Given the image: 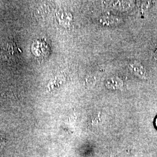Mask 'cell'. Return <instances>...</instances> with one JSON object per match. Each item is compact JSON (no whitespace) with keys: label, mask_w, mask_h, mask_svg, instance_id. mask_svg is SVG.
<instances>
[{"label":"cell","mask_w":157,"mask_h":157,"mask_svg":"<svg viewBox=\"0 0 157 157\" xmlns=\"http://www.w3.org/2000/svg\"><path fill=\"white\" fill-rule=\"evenodd\" d=\"M0 53L1 58L4 61L10 63H17L21 58L22 52L17 42L10 40L1 48Z\"/></svg>","instance_id":"6da1fadb"},{"label":"cell","mask_w":157,"mask_h":157,"mask_svg":"<svg viewBox=\"0 0 157 157\" xmlns=\"http://www.w3.org/2000/svg\"><path fill=\"white\" fill-rule=\"evenodd\" d=\"M128 68L130 73L134 75L135 76L141 79L147 78V73L146 68L140 62L137 61L132 62L129 64Z\"/></svg>","instance_id":"7a4b0ae2"},{"label":"cell","mask_w":157,"mask_h":157,"mask_svg":"<svg viewBox=\"0 0 157 157\" xmlns=\"http://www.w3.org/2000/svg\"><path fill=\"white\" fill-rule=\"evenodd\" d=\"M104 4L109 8L119 11H126L132 7L133 3L132 1H105L104 2Z\"/></svg>","instance_id":"3957f363"},{"label":"cell","mask_w":157,"mask_h":157,"mask_svg":"<svg viewBox=\"0 0 157 157\" xmlns=\"http://www.w3.org/2000/svg\"><path fill=\"white\" fill-rule=\"evenodd\" d=\"M99 22L103 26H113L121 22V19L117 16L105 14L100 17Z\"/></svg>","instance_id":"277c9868"},{"label":"cell","mask_w":157,"mask_h":157,"mask_svg":"<svg viewBox=\"0 0 157 157\" xmlns=\"http://www.w3.org/2000/svg\"><path fill=\"white\" fill-rule=\"evenodd\" d=\"M107 89L112 90L121 89L124 86L123 81L118 77H112L108 78L105 82Z\"/></svg>","instance_id":"5b68a950"},{"label":"cell","mask_w":157,"mask_h":157,"mask_svg":"<svg viewBox=\"0 0 157 157\" xmlns=\"http://www.w3.org/2000/svg\"><path fill=\"white\" fill-rule=\"evenodd\" d=\"M86 82H87L89 84H90L91 82H92V83H93V82H95V80H94V78H91V77H90L89 78H88L87 79Z\"/></svg>","instance_id":"8992f818"},{"label":"cell","mask_w":157,"mask_h":157,"mask_svg":"<svg viewBox=\"0 0 157 157\" xmlns=\"http://www.w3.org/2000/svg\"><path fill=\"white\" fill-rule=\"evenodd\" d=\"M154 58L157 62V47L155 50V52H154Z\"/></svg>","instance_id":"52a82bcc"},{"label":"cell","mask_w":157,"mask_h":157,"mask_svg":"<svg viewBox=\"0 0 157 157\" xmlns=\"http://www.w3.org/2000/svg\"><path fill=\"white\" fill-rule=\"evenodd\" d=\"M155 125H156V126H157V118L156 119V121H155Z\"/></svg>","instance_id":"ba28073f"}]
</instances>
